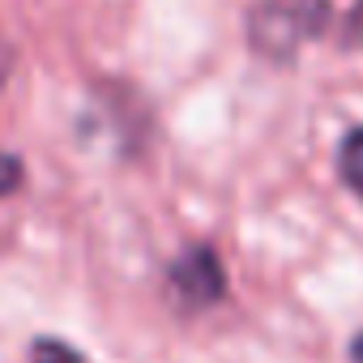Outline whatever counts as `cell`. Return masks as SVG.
Segmentation results:
<instances>
[{
    "mask_svg": "<svg viewBox=\"0 0 363 363\" xmlns=\"http://www.w3.org/2000/svg\"><path fill=\"white\" fill-rule=\"evenodd\" d=\"M329 18H333V0H257L244 22L248 48L269 65H286L312 39L325 35Z\"/></svg>",
    "mask_w": 363,
    "mask_h": 363,
    "instance_id": "1",
    "label": "cell"
},
{
    "mask_svg": "<svg viewBox=\"0 0 363 363\" xmlns=\"http://www.w3.org/2000/svg\"><path fill=\"white\" fill-rule=\"evenodd\" d=\"M167 291L184 312H206L227 295V269L214 244H193L167 265Z\"/></svg>",
    "mask_w": 363,
    "mask_h": 363,
    "instance_id": "2",
    "label": "cell"
},
{
    "mask_svg": "<svg viewBox=\"0 0 363 363\" xmlns=\"http://www.w3.org/2000/svg\"><path fill=\"white\" fill-rule=\"evenodd\" d=\"M337 171H342V184L363 197V128L346 133V141L337 150Z\"/></svg>",
    "mask_w": 363,
    "mask_h": 363,
    "instance_id": "3",
    "label": "cell"
},
{
    "mask_svg": "<svg viewBox=\"0 0 363 363\" xmlns=\"http://www.w3.org/2000/svg\"><path fill=\"white\" fill-rule=\"evenodd\" d=\"M30 363H86V359H82V350H73V346L60 342V337H35Z\"/></svg>",
    "mask_w": 363,
    "mask_h": 363,
    "instance_id": "4",
    "label": "cell"
},
{
    "mask_svg": "<svg viewBox=\"0 0 363 363\" xmlns=\"http://www.w3.org/2000/svg\"><path fill=\"white\" fill-rule=\"evenodd\" d=\"M22 179H26V171H22V158L0 150V197L18 193V189H22Z\"/></svg>",
    "mask_w": 363,
    "mask_h": 363,
    "instance_id": "5",
    "label": "cell"
},
{
    "mask_svg": "<svg viewBox=\"0 0 363 363\" xmlns=\"http://www.w3.org/2000/svg\"><path fill=\"white\" fill-rule=\"evenodd\" d=\"M342 48L346 52H359L363 48V0H354L346 22H342Z\"/></svg>",
    "mask_w": 363,
    "mask_h": 363,
    "instance_id": "6",
    "label": "cell"
},
{
    "mask_svg": "<svg viewBox=\"0 0 363 363\" xmlns=\"http://www.w3.org/2000/svg\"><path fill=\"white\" fill-rule=\"evenodd\" d=\"M350 363H363V333L350 342Z\"/></svg>",
    "mask_w": 363,
    "mask_h": 363,
    "instance_id": "7",
    "label": "cell"
}]
</instances>
